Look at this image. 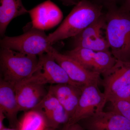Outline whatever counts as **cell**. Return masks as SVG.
<instances>
[{"mask_svg":"<svg viewBox=\"0 0 130 130\" xmlns=\"http://www.w3.org/2000/svg\"><path fill=\"white\" fill-rule=\"evenodd\" d=\"M0 111L4 113L8 120L9 127L17 129L19 122L17 115L20 111L14 87L1 78Z\"/></svg>","mask_w":130,"mask_h":130,"instance_id":"obj_15","label":"cell"},{"mask_svg":"<svg viewBox=\"0 0 130 130\" xmlns=\"http://www.w3.org/2000/svg\"><path fill=\"white\" fill-rule=\"evenodd\" d=\"M84 86L61 84L52 85L48 89L66 110L70 120L77 109Z\"/></svg>","mask_w":130,"mask_h":130,"instance_id":"obj_13","label":"cell"},{"mask_svg":"<svg viewBox=\"0 0 130 130\" xmlns=\"http://www.w3.org/2000/svg\"><path fill=\"white\" fill-rule=\"evenodd\" d=\"M107 103L106 96L97 85L85 86L77 109L67 124L77 123L83 119L103 111Z\"/></svg>","mask_w":130,"mask_h":130,"instance_id":"obj_7","label":"cell"},{"mask_svg":"<svg viewBox=\"0 0 130 130\" xmlns=\"http://www.w3.org/2000/svg\"><path fill=\"white\" fill-rule=\"evenodd\" d=\"M33 109L40 112L46 120L48 127L57 130L67 124L70 118L59 101L50 91Z\"/></svg>","mask_w":130,"mask_h":130,"instance_id":"obj_11","label":"cell"},{"mask_svg":"<svg viewBox=\"0 0 130 130\" xmlns=\"http://www.w3.org/2000/svg\"><path fill=\"white\" fill-rule=\"evenodd\" d=\"M0 44L2 48L38 56L48 53L53 47L49 43L48 36L44 31L32 27L20 36H4Z\"/></svg>","mask_w":130,"mask_h":130,"instance_id":"obj_4","label":"cell"},{"mask_svg":"<svg viewBox=\"0 0 130 130\" xmlns=\"http://www.w3.org/2000/svg\"><path fill=\"white\" fill-rule=\"evenodd\" d=\"M93 1L102 5L103 8H105L107 9L111 7L118 6L120 4L121 5L124 0H93Z\"/></svg>","mask_w":130,"mask_h":130,"instance_id":"obj_22","label":"cell"},{"mask_svg":"<svg viewBox=\"0 0 130 130\" xmlns=\"http://www.w3.org/2000/svg\"><path fill=\"white\" fill-rule=\"evenodd\" d=\"M38 58L39 62L36 71L31 76L19 84L31 83L44 85L48 84H70L82 86L70 79L51 54H43L38 56Z\"/></svg>","mask_w":130,"mask_h":130,"instance_id":"obj_5","label":"cell"},{"mask_svg":"<svg viewBox=\"0 0 130 130\" xmlns=\"http://www.w3.org/2000/svg\"><path fill=\"white\" fill-rule=\"evenodd\" d=\"M39 58L9 49L0 51L1 79L13 87L31 76L37 69Z\"/></svg>","mask_w":130,"mask_h":130,"instance_id":"obj_3","label":"cell"},{"mask_svg":"<svg viewBox=\"0 0 130 130\" xmlns=\"http://www.w3.org/2000/svg\"><path fill=\"white\" fill-rule=\"evenodd\" d=\"M0 130H19V129H17V128H6L5 127H3L2 129H1Z\"/></svg>","mask_w":130,"mask_h":130,"instance_id":"obj_27","label":"cell"},{"mask_svg":"<svg viewBox=\"0 0 130 130\" xmlns=\"http://www.w3.org/2000/svg\"><path fill=\"white\" fill-rule=\"evenodd\" d=\"M86 130H130V121L113 111L100 112L77 123Z\"/></svg>","mask_w":130,"mask_h":130,"instance_id":"obj_8","label":"cell"},{"mask_svg":"<svg viewBox=\"0 0 130 130\" xmlns=\"http://www.w3.org/2000/svg\"><path fill=\"white\" fill-rule=\"evenodd\" d=\"M103 8L93 1L79 0L56 30L48 35L50 44L76 36L103 14Z\"/></svg>","mask_w":130,"mask_h":130,"instance_id":"obj_2","label":"cell"},{"mask_svg":"<svg viewBox=\"0 0 130 130\" xmlns=\"http://www.w3.org/2000/svg\"><path fill=\"white\" fill-rule=\"evenodd\" d=\"M46 130H56L54 129H53V128H50V127H48L46 129Z\"/></svg>","mask_w":130,"mask_h":130,"instance_id":"obj_28","label":"cell"},{"mask_svg":"<svg viewBox=\"0 0 130 130\" xmlns=\"http://www.w3.org/2000/svg\"><path fill=\"white\" fill-rule=\"evenodd\" d=\"M48 53L53 56L73 82L83 86L102 85V78L100 73L88 70L70 56L60 53L53 47Z\"/></svg>","mask_w":130,"mask_h":130,"instance_id":"obj_6","label":"cell"},{"mask_svg":"<svg viewBox=\"0 0 130 130\" xmlns=\"http://www.w3.org/2000/svg\"><path fill=\"white\" fill-rule=\"evenodd\" d=\"M73 44L74 48H83L94 51H106L110 49L106 38L101 35L83 39H73Z\"/></svg>","mask_w":130,"mask_h":130,"instance_id":"obj_18","label":"cell"},{"mask_svg":"<svg viewBox=\"0 0 130 130\" xmlns=\"http://www.w3.org/2000/svg\"><path fill=\"white\" fill-rule=\"evenodd\" d=\"M102 75V85L107 101L110 96L130 84V61L117 60L112 67Z\"/></svg>","mask_w":130,"mask_h":130,"instance_id":"obj_10","label":"cell"},{"mask_svg":"<svg viewBox=\"0 0 130 130\" xmlns=\"http://www.w3.org/2000/svg\"><path fill=\"white\" fill-rule=\"evenodd\" d=\"M44 116L37 110L25 112L19 120L17 129L19 130H46L48 128Z\"/></svg>","mask_w":130,"mask_h":130,"instance_id":"obj_17","label":"cell"},{"mask_svg":"<svg viewBox=\"0 0 130 130\" xmlns=\"http://www.w3.org/2000/svg\"><path fill=\"white\" fill-rule=\"evenodd\" d=\"M5 118L6 117L5 114L1 111H0V129L5 127L3 124V121Z\"/></svg>","mask_w":130,"mask_h":130,"instance_id":"obj_25","label":"cell"},{"mask_svg":"<svg viewBox=\"0 0 130 130\" xmlns=\"http://www.w3.org/2000/svg\"><path fill=\"white\" fill-rule=\"evenodd\" d=\"M28 13L22 0H1L0 35H4L8 26L13 19Z\"/></svg>","mask_w":130,"mask_h":130,"instance_id":"obj_16","label":"cell"},{"mask_svg":"<svg viewBox=\"0 0 130 130\" xmlns=\"http://www.w3.org/2000/svg\"><path fill=\"white\" fill-rule=\"evenodd\" d=\"M57 130H86L78 123H74L71 124H66L62 126Z\"/></svg>","mask_w":130,"mask_h":130,"instance_id":"obj_23","label":"cell"},{"mask_svg":"<svg viewBox=\"0 0 130 130\" xmlns=\"http://www.w3.org/2000/svg\"><path fill=\"white\" fill-rule=\"evenodd\" d=\"M110 103L109 111H113L123 115L130 121V102L124 100H116Z\"/></svg>","mask_w":130,"mask_h":130,"instance_id":"obj_20","label":"cell"},{"mask_svg":"<svg viewBox=\"0 0 130 130\" xmlns=\"http://www.w3.org/2000/svg\"><path fill=\"white\" fill-rule=\"evenodd\" d=\"M63 5L67 6H75L79 2V0H59Z\"/></svg>","mask_w":130,"mask_h":130,"instance_id":"obj_24","label":"cell"},{"mask_svg":"<svg viewBox=\"0 0 130 130\" xmlns=\"http://www.w3.org/2000/svg\"><path fill=\"white\" fill-rule=\"evenodd\" d=\"M87 69L101 75L108 68L109 59L104 51H94L83 48H74L64 54Z\"/></svg>","mask_w":130,"mask_h":130,"instance_id":"obj_12","label":"cell"},{"mask_svg":"<svg viewBox=\"0 0 130 130\" xmlns=\"http://www.w3.org/2000/svg\"><path fill=\"white\" fill-rule=\"evenodd\" d=\"M116 100H124L130 102V84L110 96L108 98L107 102Z\"/></svg>","mask_w":130,"mask_h":130,"instance_id":"obj_21","label":"cell"},{"mask_svg":"<svg viewBox=\"0 0 130 130\" xmlns=\"http://www.w3.org/2000/svg\"><path fill=\"white\" fill-rule=\"evenodd\" d=\"M120 6L130 11V0H124L123 4Z\"/></svg>","mask_w":130,"mask_h":130,"instance_id":"obj_26","label":"cell"},{"mask_svg":"<svg viewBox=\"0 0 130 130\" xmlns=\"http://www.w3.org/2000/svg\"><path fill=\"white\" fill-rule=\"evenodd\" d=\"M106 38L117 60L130 61V11L121 6L107 8Z\"/></svg>","mask_w":130,"mask_h":130,"instance_id":"obj_1","label":"cell"},{"mask_svg":"<svg viewBox=\"0 0 130 130\" xmlns=\"http://www.w3.org/2000/svg\"><path fill=\"white\" fill-rule=\"evenodd\" d=\"M32 28L43 30L55 27L60 23L63 14L58 6L47 0L28 11Z\"/></svg>","mask_w":130,"mask_h":130,"instance_id":"obj_9","label":"cell"},{"mask_svg":"<svg viewBox=\"0 0 130 130\" xmlns=\"http://www.w3.org/2000/svg\"><path fill=\"white\" fill-rule=\"evenodd\" d=\"M20 111L33 109L48 93L44 85L31 83L19 84L14 87Z\"/></svg>","mask_w":130,"mask_h":130,"instance_id":"obj_14","label":"cell"},{"mask_svg":"<svg viewBox=\"0 0 130 130\" xmlns=\"http://www.w3.org/2000/svg\"><path fill=\"white\" fill-rule=\"evenodd\" d=\"M106 21L105 13L99 19L90 25L79 34L73 37L74 39H81L93 36L101 35L103 29L106 27Z\"/></svg>","mask_w":130,"mask_h":130,"instance_id":"obj_19","label":"cell"}]
</instances>
